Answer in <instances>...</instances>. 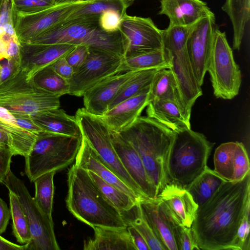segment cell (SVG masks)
<instances>
[{
    "mask_svg": "<svg viewBox=\"0 0 250 250\" xmlns=\"http://www.w3.org/2000/svg\"><path fill=\"white\" fill-rule=\"evenodd\" d=\"M250 172L239 181L224 182L198 207L191 226L200 250H233L241 222L250 210Z\"/></svg>",
    "mask_w": 250,
    "mask_h": 250,
    "instance_id": "1",
    "label": "cell"
},
{
    "mask_svg": "<svg viewBox=\"0 0 250 250\" xmlns=\"http://www.w3.org/2000/svg\"><path fill=\"white\" fill-rule=\"evenodd\" d=\"M67 185L66 206L79 220L92 228H127L122 213L104 197L86 170L74 164L68 170Z\"/></svg>",
    "mask_w": 250,
    "mask_h": 250,
    "instance_id": "2",
    "label": "cell"
},
{
    "mask_svg": "<svg viewBox=\"0 0 250 250\" xmlns=\"http://www.w3.org/2000/svg\"><path fill=\"white\" fill-rule=\"evenodd\" d=\"M119 133L137 151L158 195L168 183L167 161L174 132L148 116H139Z\"/></svg>",
    "mask_w": 250,
    "mask_h": 250,
    "instance_id": "3",
    "label": "cell"
},
{
    "mask_svg": "<svg viewBox=\"0 0 250 250\" xmlns=\"http://www.w3.org/2000/svg\"><path fill=\"white\" fill-rule=\"evenodd\" d=\"M99 17L98 15L84 16L64 21L27 43L85 45L124 58L126 41L124 35L120 31H104L99 24Z\"/></svg>",
    "mask_w": 250,
    "mask_h": 250,
    "instance_id": "4",
    "label": "cell"
},
{
    "mask_svg": "<svg viewBox=\"0 0 250 250\" xmlns=\"http://www.w3.org/2000/svg\"><path fill=\"white\" fill-rule=\"evenodd\" d=\"M214 145L191 128L174 132L167 161L168 183L187 189L208 167Z\"/></svg>",
    "mask_w": 250,
    "mask_h": 250,
    "instance_id": "5",
    "label": "cell"
},
{
    "mask_svg": "<svg viewBox=\"0 0 250 250\" xmlns=\"http://www.w3.org/2000/svg\"><path fill=\"white\" fill-rule=\"evenodd\" d=\"M83 136L73 137L43 131L25 157V173L30 181L45 173L62 170L75 160Z\"/></svg>",
    "mask_w": 250,
    "mask_h": 250,
    "instance_id": "6",
    "label": "cell"
},
{
    "mask_svg": "<svg viewBox=\"0 0 250 250\" xmlns=\"http://www.w3.org/2000/svg\"><path fill=\"white\" fill-rule=\"evenodd\" d=\"M194 24L188 26L169 25L163 30L162 34L163 49L170 62V69L177 81L185 106L190 114L195 101L202 95L187 47L188 37Z\"/></svg>",
    "mask_w": 250,
    "mask_h": 250,
    "instance_id": "7",
    "label": "cell"
},
{
    "mask_svg": "<svg viewBox=\"0 0 250 250\" xmlns=\"http://www.w3.org/2000/svg\"><path fill=\"white\" fill-rule=\"evenodd\" d=\"M0 106L13 114L33 116L59 108L60 98L39 88L33 80L27 81L21 68L13 77L0 83Z\"/></svg>",
    "mask_w": 250,
    "mask_h": 250,
    "instance_id": "8",
    "label": "cell"
},
{
    "mask_svg": "<svg viewBox=\"0 0 250 250\" xmlns=\"http://www.w3.org/2000/svg\"><path fill=\"white\" fill-rule=\"evenodd\" d=\"M75 117L82 134L106 166L139 198H144L137 184L122 164L112 143L110 129L101 117L79 108Z\"/></svg>",
    "mask_w": 250,
    "mask_h": 250,
    "instance_id": "9",
    "label": "cell"
},
{
    "mask_svg": "<svg viewBox=\"0 0 250 250\" xmlns=\"http://www.w3.org/2000/svg\"><path fill=\"white\" fill-rule=\"evenodd\" d=\"M2 184L17 196L26 217L32 239L26 250H60L52 218L41 210L23 182L10 169Z\"/></svg>",
    "mask_w": 250,
    "mask_h": 250,
    "instance_id": "10",
    "label": "cell"
},
{
    "mask_svg": "<svg viewBox=\"0 0 250 250\" xmlns=\"http://www.w3.org/2000/svg\"><path fill=\"white\" fill-rule=\"evenodd\" d=\"M207 71L216 98L230 100L239 93L241 74L235 62L226 33L217 27Z\"/></svg>",
    "mask_w": 250,
    "mask_h": 250,
    "instance_id": "11",
    "label": "cell"
},
{
    "mask_svg": "<svg viewBox=\"0 0 250 250\" xmlns=\"http://www.w3.org/2000/svg\"><path fill=\"white\" fill-rule=\"evenodd\" d=\"M125 71L123 57L89 48L85 62L67 81L69 86L68 94L83 96L85 91L101 81Z\"/></svg>",
    "mask_w": 250,
    "mask_h": 250,
    "instance_id": "12",
    "label": "cell"
},
{
    "mask_svg": "<svg viewBox=\"0 0 250 250\" xmlns=\"http://www.w3.org/2000/svg\"><path fill=\"white\" fill-rule=\"evenodd\" d=\"M89 1H72L58 4L33 13L18 12L13 8L14 29L19 42L21 44L29 42L62 22L71 13Z\"/></svg>",
    "mask_w": 250,
    "mask_h": 250,
    "instance_id": "13",
    "label": "cell"
},
{
    "mask_svg": "<svg viewBox=\"0 0 250 250\" xmlns=\"http://www.w3.org/2000/svg\"><path fill=\"white\" fill-rule=\"evenodd\" d=\"M120 31L126 41L125 59L163 49V30L150 18L126 13L121 19Z\"/></svg>",
    "mask_w": 250,
    "mask_h": 250,
    "instance_id": "14",
    "label": "cell"
},
{
    "mask_svg": "<svg viewBox=\"0 0 250 250\" xmlns=\"http://www.w3.org/2000/svg\"><path fill=\"white\" fill-rule=\"evenodd\" d=\"M136 208L165 250H179L177 229L179 225L159 197L140 198Z\"/></svg>",
    "mask_w": 250,
    "mask_h": 250,
    "instance_id": "15",
    "label": "cell"
},
{
    "mask_svg": "<svg viewBox=\"0 0 250 250\" xmlns=\"http://www.w3.org/2000/svg\"><path fill=\"white\" fill-rule=\"evenodd\" d=\"M216 27L215 15L202 18L194 25L187 40L188 54L200 86L208 70Z\"/></svg>",
    "mask_w": 250,
    "mask_h": 250,
    "instance_id": "16",
    "label": "cell"
},
{
    "mask_svg": "<svg viewBox=\"0 0 250 250\" xmlns=\"http://www.w3.org/2000/svg\"><path fill=\"white\" fill-rule=\"evenodd\" d=\"M213 161L214 170L226 181L241 180L250 172L249 155L242 143L222 144L215 151Z\"/></svg>",
    "mask_w": 250,
    "mask_h": 250,
    "instance_id": "17",
    "label": "cell"
},
{
    "mask_svg": "<svg viewBox=\"0 0 250 250\" xmlns=\"http://www.w3.org/2000/svg\"><path fill=\"white\" fill-rule=\"evenodd\" d=\"M112 143L122 164L145 198L153 199L157 189L149 179L143 163L132 145L119 133L110 130Z\"/></svg>",
    "mask_w": 250,
    "mask_h": 250,
    "instance_id": "18",
    "label": "cell"
},
{
    "mask_svg": "<svg viewBox=\"0 0 250 250\" xmlns=\"http://www.w3.org/2000/svg\"><path fill=\"white\" fill-rule=\"evenodd\" d=\"M76 46L67 43L21 44V68L25 71L27 80L33 79L41 69L64 57Z\"/></svg>",
    "mask_w": 250,
    "mask_h": 250,
    "instance_id": "19",
    "label": "cell"
},
{
    "mask_svg": "<svg viewBox=\"0 0 250 250\" xmlns=\"http://www.w3.org/2000/svg\"><path fill=\"white\" fill-rule=\"evenodd\" d=\"M137 71H127L108 77L87 89L83 95L85 109L102 117L123 84Z\"/></svg>",
    "mask_w": 250,
    "mask_h": 250,
    "instance_id": "20",
    "label": "cell"
},
{
    "mask_svg": "<svg viewBox=\"0 0 250 250\" xmlns=\"http://www.w3.org/2000/svg\"><path fill=\"white\" fill-rule=\"evenodd\" d=\"M160 15H165L172 26H191L214 13L201 0H160Z\"/></svg>",
    "mask_w": 250,
    "mask_h": 250,
    "instance_id": "21",
    "label": "cell"
},
{
    "mask_svg": "<svg viewBox=\"0 0 250 250\" xmlns=\"http://www.w3.org/2000/svg\"><path fill=\"white\" fill-rule=\"evenodd\" d=\"M157 196L179 225L191 227L198 206L187 189L175 184L168 183Z\"/></svg>",
    "mask_w": 250,
    "mask_h": 250,
    "instance_id": "22",
    "label": "cell"
},
{
    "mask_svg": "<svg viewBox=\"0 0 250 250\" xmlns=\"http://www.w3.org/2000/svg\"><path fill=\"white\" fill-rule=\"evenodd\" d=\"M149 87L120 103L101 117L110 130L119 133L140 116L149 103Z\"/></svg>",
    "mask_w": 250,
    "mask_h": 250,
    "instance_id": "23",
    "label": "cell"
},
{
    "mask_svg": "<svg viewBox=\"0 0 250 250\" xmlns=\"http://www.w3.org/2000/svg\"><path fill=\"white\" fill-rule=\"evenodd\" d=\"M75 164L83 169L93 172L106 182L127 194L136 202L140 198L106 166L83 137Z\"/></svg>",
    "mask_w": 250,
    "mask_h": 250,
    "instance_id": "24",
    "label": "cell"
},
{
    "mask_svg": "<svg viewBox=\"0 0 250 250\" xmlns=\"http://www.w3.org/2000/svg\"><path fill=\"white\" fill-rule=\"evenodd\" d=\"M92 228L94 236L84 241V250H137L127 228Z\"/></svg>",
    "mask_w": 250,
    "mask_h": 250,
    "instance_id": "25",
    "label": "cell"
},
{
    "mask_svg": "<svg viewBox=\"0 0 250 250\" xmlns=\"http://www.w3.org/2000/svg\"><path fill=\"white\" fill-rule=\"evenodd\" d=\"M147 116L165 125L174 132L190 128V120L182 107L176 102L157 99L148 103Z\"/></svg>",
    "mask_w": 250,
    "mask_h": 250,
    "instance_id": "26",
    "label": "cell"
},
{
    "mask_svg": "<svg viewBox=\"0 0 250 250\" xmlns=\"http://www.w3.org/2000/svg\"><path fill=\"white\" fill-rule=\"evenodd\" d=\"M0 130L6 136L14 155L24 157L30 152L38 135L20 125L13 114L0 106Z\"/></svg>",
    "mask_w": 250,
    "mask_h": 250,
    "instance_id": "27",
    "label": "cell"
},
{
    "mask_svg": "<svg viewBox=\"0 0 250 250\" xmlns=\"http://www.w3.org/2000/svg\"><path fill=\"white\" fill-rule=\"evenodd\" d=\"M31 118L44 131L73 137L83 136L75 116L69 115L59 108L41 112Z\"/></svg>",
    "mask_w": 250,
    "mask_h": 250,
    "instance_id": "28",
    "label": "cell"
},
{
    "mask_svg": "<svg viewBox=\"0 0 250 250\" xmlns=\"http://www.w3.org/2000/svg\"><path fill=\"white\" fill-rule=\"evenodd\" d=\"M165 99L176 102L183 109L187 118L190 119L180 94L176 79L170 68H161L154 74L150 85L148 100Z\"/></svg>",
    "mask_w": 250,
    "mask_h": 250,
    "instance_id": "29",
    "label": "cell"
},
{
    "mask_svg": "<svg viewBox=\"0 0 250 250\" xmlns=\"http://www.w3.org/2000/svg\"><path fill=\"white\" fill-rule=\"evenodd\" d=\"M222 10L229 16L233 28V48L239 50L250 20V0H226Z\"/></svg>",
    "mask_w": 250,
    "mask_h": 250,
    "instance_id": "30",
    "label": "cell"
},
{
    "mask_svg": "<svg viewBox=\"0 0 250 250\" xmlns=\"http://www.w3.org/2000/svg\"><path fill=\"white\" fill-rule=\"evenodd\" d=\"M161 68L137 70L119 89L109 104L108 110L122 101L144 91L150 87L155 73Z\"/></svg>",
    "mask_w": 250,
    "mask_h": 250,
    "instance_id": "31",
    "label": "cell"
},
{
    "mask_svg": "<svg viewBox=\"0 0 250 250\" xmlns=\"http://www.w3.org/2000/svg\"><path fill=\"white\" fill-rule=\"evenodd\" d=\"M225 180L208 167L187 190L199 206L206 202Z\"/></svg>",
    "mask_w": 250,
    "mask_h": 250,
    "instance_id": "32",
    "label": "cell"
},
{
    "mask_svg": "<svg viewBox=\"0 0 250 250\" xmlns=\"http://www.w3.org/2000/svg\"><path fill=\"white\" fill-rule=\"evenodd\" d=\"M33 80L39 88L55 97L60 98L68 94L69 86L67 80L55 71L52 64L39 71Z\"/></svg>",
    "mask_w": 250,
    "mask_h": 250,
    "instance_id": "33",
    "label": "cell"
},
{
    "mask_svg": "<svg viewBox=\"0 0 250 250\" xmlns=\"http://www.w3.org/2000/svg\"><path fill=\"white\" fill-rule=\"evenodd\" d=\"M87 171L104 197L121 212L128 211L135 207L137 202L127 194L106 182L93 172Z\"/></svg>",
    "mask_w": 250,
    "mask_h": 250,
    "instance_id": "34",
    "label": "cell"
},
{
    "mask_svg": "<svg viewBox=\"0 0 250 250\" xmlns=\"http://www.w3.org/2000/svg\"><path fill=\"white\" fill-rule=\"evenodd\" d=\"M56 172L52 171L43 174L34 181L35 194L33 198L41 210L50 218H52L54 177Z\"/></svg>",
    "mask_w": 250,
    "mask_h": 250,
    "instance_id": "35",
    "label": "cell"
},
{
    "mask_svg": "<svg viewBox=\"0 0 250 250\" xmlns=\"http://www.w3.org/2000/svg\"><path fill=\"white\" fill-rule=\"evenodd\" d=\"M171 64L163 49L124 58L125 71L152 68H170Z\"/></svg>",
    "mask_w": 250,
    "mask_h": 250,
    "instance_id": "36",
    "label": "cell"
},
{
    "mask_svg": "<svg viewBox=\"0 0 250 250\" xmlns=\"http://www.w3.org/2000/svg\"><path fill=\"white\" fill-rule=\"evenodd\" d=\"M8 191L13 234L21 245L28 244L31 241L32 235L26 217L17 196Z\"/></svg>",
    "mask_w": 250,
    "mask_h": 250,
    "instance_id": "37",
    "label": "cell"
},
{
    "mask_svg": "<svg viewBox=\"0 0 250 250\" xmlns=\"http://www.w3.org/2000/svg\"><path fill=\"white\" fill-rule=\"evenodd\" d=\"M130 5L124 0H90L87 4L71 13L64 21L84 16H100L109 10L118 12L123 17L126 13V9Z\"/></svg>",
    "mask_w": 250,
    "mask_h": 250,
    "instance_id": "38",
    "label": "cell"
},
{
    "mask_svg": "<svg viewBox=\"0 0 250 250\" xmlns=\"http://www.w3.org/2000/svg\"><path fill=\"white\" fill-rule=\"evenodd\" d=\"M137 215L135 218L130 221L128 224L132 225L140 233L147 243L150 250H165L151 228L139 215L137 210Z\"/></svg>",
    "mask_w": 250,
    "mask_h": 250,
    "instance_id": "39",
    "label": "cell"
},
{
    "mask_svg": "<svg viewBox=\"0 0 250 250\" xmlns=\"http://www.w3.org/2000/svg\"><path fill=\"white\" fill-rule=\"evenodd\" d=\"M14 9L21 13H33L51 7L56 4L55 0H12Z\"/></svg>",
    "mask_w": 250,
    "mask_h": 250,
    "instance_id": "40",
    "label": "cell"
},
{
    "mask_svg": "<svg viewBox=\"0 0 250 250\" xmlns=\"http://www.w3.org/2000/svg\"><path fill=\"white\" fill-rule=\"evenodd\" d=\"M122 17L118 12L109 10L101 14L99 17L100 27L107 33H115L120 31Z\"/></svg>",
    "mask_w": 250,
    "mask_h": 250,
    "instance_id": "41",
    "label": "cell"
},
{
    "mask_svg": "<svg viewBox=\"0 0 250 250\" xmlns=\"http://www.w3.org/2000/svg\"><path fill=\"white\" fill-rule=\"evenodd\" d=\"M250 212L243 219L238 229L233 250H250Z\"/></svg>",
    "mask_w": 250,
    "mask_h": 250,
    "instance_id": "42",
    "label": "cell"
},
{
    "mask_svg": "<svg viewBox=\"0 0 250 250\" xmlns=\"http://www.w3.org/2000/svg\"><path fill=\"white\" fill-rule=\"evenodd\" d=\"M177 230L179 250H200L191 227L178 225Z\"/></svg>",
    "mask_w": 250,
    "mask_h": 250,
    "instance_id": "43",
    "label": "cell"
},
{
    "mask_svg": "<svg viewBox=\"0 0 250 250\" xmlns=\"http://www.w3.org/2000/svg\"><path fill=\"white\" fill-rule=\"evenodd\" d=\"M88 52L89 48L87 46L78 45L64 58L75 71L84 63Z\"/></svg>",
    "mask_w": 250,
    "mask_h": 250,
    "instance_id": "44",
    "label": "cell"
},
{
    "mask_svg": "<svg viewBox=\"0 0 250 250\" xmlns=\"http://www.w3.org/2000/svg\"><path fill=\"white\" fill-rule=\"evenodd\" d=\"M7 24H14L12 1L2 0L0 6V35L4 33L3 27Z\"/></svg>",
    "mask_w": 250,
    "mask_h": 250,
    "instance_id": "45",
    "label": "cell"
},
{
    "mask_svg": "<svg viewBox=\"0 0 250 250\" xmlns=\"http://www.w3.org/2000/svg\"><path fill=\"white\" fill-rule=\"evenodd\" d=\"M1 63L0 70V83L13 77L18 74L21 69V66L11 60L5 59Z\"/></svg>",
    "mask_w": 250,
    "mask_h": 250,
    "instance_id": "46",
    "label": "cell"
},
{
    "mask_svg": "<svg viewBox=\"0 0 250 250\" xmlns=\"http://www.w3.org/2000/svg\"><path fill=\"white\" fill-rule=\"evenodd\" d=\"M14 155L9 149L0 148V183H2L10 170L12 157Z\"/></svg>",
    "mask_w": 250,
    "mask_h": 250,
    "instance_id": "47",
    "label": "cell"
},
{
    "mask_svg": "<svg viewBox=\"0 0 250 250\" xmlns=\"http://www.w3.org/2000/svg\"><path fill=\"white\" fill-rule=\"evenodd\" d=\"M55 71L62 78L68 80L74 71L64 57L59 59L52 64Z\"/></svg>",
    "mask_w": 250,
    "mask_h": 250,
    "instance_id": "48",
    "label": "cell"
},
{
    "mask_svg": "<svg viewBox=\"0 0 250 250\" xmlns=\"http://www.w3.org/2000/svg\"><path fill=\"white\" fill-rule=\"evenodd\" d=\"M13 115L18 124L25 129L36 134L43 131L34 123L31 116L18 114Z\"/></svg>",
    "mask_w": 250,
    "mask_h": 250,
    "instance_id": "49",
    "label": "cell"
},
{
    "mask_svg": "<svg viewBox=\"0 0 250 250\" xmlns=\"http://www.w3.org/2000/svg\"><path fill=\"white\" fill-rule=\"evenodd\" d=\"M127 229L137 250H150L144 238L132 225L128 224Z\"/></svg>",
    "mask_w": 250,
    "mask_h": 250,
    "instance_id": "50",
    "label": "cell"
},
{
    "mask_svg": "<svg viewBox=\"0 0 250 250\" xmlns=\"http://www.w3.org/2000/svg\"><path fill=\"white\" fill-rule=\"evenodd\" d=\"M10 218V208L6 202L0 198V235L5 231Z\"/></svg>",
    "mask_w": 250,
    "mask_h": 250,
    "instance_id": "51",
    "label": "cell"
},
{
    "mask_svg": "<svg viewBox=\"0 0 250 250\" xmlns=\"http://www.w3.org/2000/svg\"><path fill=\"white\" fill-rule=\"evenodd\" d=\"M26 244L18 245L2 237L0 235V250H26Z\"/></svg>",
    "mask_w": 250,
    "mask_h": 250,
    "instance_id": "52",
    "label": "cell"
},
{
    "mask_svg": "<svg viewBox=\"0 0 250 250\" xmlns=\"http://www.w3.org/2000/svg\"><path fill=\"white\" fill-rule=\"evenodd\" d=\"M9 36H10L5 33L0 35V55L6 60L8 59L7 51Z\"/></svg>",
    "mask_w": 250,
    "mask_h": 250,
    "instance_id": "53",
    "label": "cell"
},
{
    "mask_svg": "<svg viewBox=\"0 0 250 250\" xmlns=\"http://www.w3.org/2000/svg\"><path fill=\"white\" fill-rule=\"evenodd\" d=\"M0 148L9 149L12 151L6 136L1 130H0Z\"/></svg>",
    "mask_w": 250,
    "mask_h": 250,
    "instance_id": "54",
    "label": "cell"
},
{
    "mask_svg": "<svg viewBox=\"0 0 250 250\" xmlns=\"http://www.w3.org/2000/svg\"><path fill=\"white\" fill-rule=\"evenodd\" d=\"M55 1L56 2V4H58L75 1V0H55Z\"/></svg>",
    "mask_w": 250,
    "mask_h": 250,
    "instance_id": "55",
    "label": "cell"
},
{
    "mask_svg": "<svg viewBox=\"0 0 250 250\" xmlns=\"http://www.w3.org/2000/svg\"><path fill=\"white\" fill-rule=\"evenodd\" d=\"M3 60H4V59L0 55V70L1 68V62Z\"/></svg>",
    "mask_w": 250,
    "mask_h": 250,
    "instance_id": "56",
    "label": "cell"
},
{
    "mask_svg": "<svg viewBox=\"0 0 250 250\" xmlns=\"http://www.w3.org/2000/svg\"><path fill=\"white\" fill-rule=\"evenodd\" d=\"M126 2L128 3L129 4H132V2H131V0H124Z\"/></svg>",
    "mask_w": 250,
    "mask_h": 250,
    "instance_id": "57",
    "label": "cell"
},
{
    "mask_svg": "<svg viewBox=\"0 0 250 250\" xmlns=\"http://www.w3.org/2000/svg\"><path fill=\"white\" fill-rule=\"evenodd\" d=\"M82 0H75V1H82Z\"/></svg>",
    "mask_w": 250,
    "mask_h": 250,
    "instance_id": "58",
    "label": "cell"
},
{
    "mask_svg": "<svg viewBox=\"0 0 250 250\" xmlns=\"http://www.w3.org/2000/svg\"><path fill=\"white\" fill-rule=\"evenodd\" d=\"M2 0H0V5H1V2H2Z\"/></svg>",
    "mask_w": 250,
    "mask_h": 250,
    "instance_id": "59",
    "label": "cell"
},
{
    "mask_svg": "<svg viewBox=\"0 0 250 250\" xmlns=\"http://www.w3.org/2000/svg\"><path fill=\"white\" fill-rule=\"evenodd\" d=\"M134 0H131V2H132V3L133 2V1H134Z\"/></svg>",
    "mask_w": 250,
    "mask_h": 250,
    "instance_id": "60",
    "label": "cell"
}]
</instances>
